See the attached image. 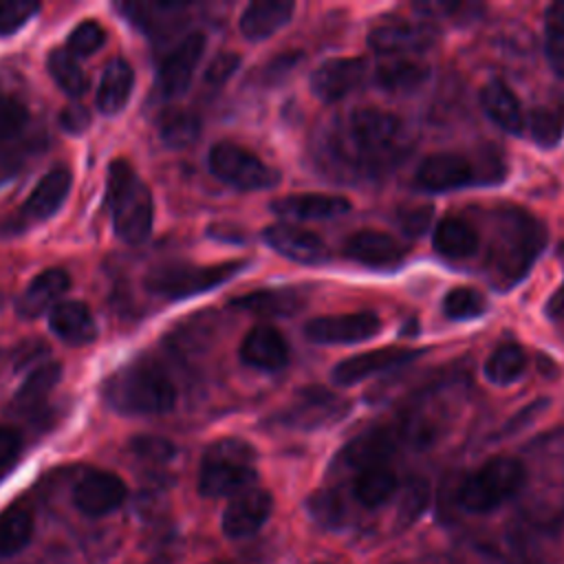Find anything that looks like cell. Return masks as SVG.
I'll list each match as a JSON object with an SVG mask.
<instances>
[{
  "mask_svg": "<svg viewBox=\"0 0 564 564\" xmlns=\"http://www.w3.org/2000/svg\"><path fill=\"white\" fill-rule=\"evenodd\" d=\"M68 286H70V278L66 271L46 269L29 282L15 308L22 317H35L48 308H55L62 302V295L68 291Z\"/></svg>",
  "mask_w": 564,
  "mask_h": 564,
  "instance_id": "cell-25",
  "label": "cell"
},
{
  "mask_svg": "<svg viewBox=\"0 0 564 564\" xmlns=\"http://www.w3.org/2000/svg\"><path fill=\"white\" fill-rule=\"evenodd\" d=\"M527 482V467L518 458L494 456L465 476L458 487V505L469 513H489L511 500Z\"/></svg>",
  "mask_w": 564,
  "mask_h": 564,
  "instance_id": "cell-6",
  "label": "cell"
},
{
  "mask_svg": "<svg viewBox=\"0 0 564 564\" xmlns=\"http://www.w3.org/2000/svg\"><path fill=\"white\" fill-rule=\"evenodd\" d=\"M200 132V121L194 112L172 108L165 110L159 119V134L167 148H185L196 141Z\"/></svg>",
  "mask_w": 564,
  "mask_h": 564,
  "instance_id": "cell-37",
  "label": "cell"
},
{
  "mask_svg": "<svg viewBox=\"0 0 564 564\" xmlns=\"http://www.w3.org/2000/svg\"><path fill=\"white\" fill-rule=\"evenodd\" d=\"M209 170L223 183L236 189H269L278 183V172L269 167L253 152L236 145V143H216L207 156Z\"/></svg>",
  "mask_w": 564,
  "mask_h": 564,
  "instance_id": "cell-8",
  "label": "cell"
},
{
  "mask_svg": "<svg viewBox=\"0 0 564 564\" xmlns=\"http://www.w3.org/2000/svg\"><path fill=\"white\" fill-rule=\"evenodd\" d=\"M271 209L278 216L295 218V220H328L350 212V200L335 194H319V192H302L275 198Z\"/></svg>",
  "mask_w": 564,
  "mask_h": 564,
  "instance_id": "cell-20",
  "label": "cell"
},
{
  "mask_svg": "<svg viewBox=\"0 0 564 564\" xmlns=\"http://www.w3.org/2000/svg\"><path fill=\"white\" fill-rule=\"evenodd\" d=\"M132 449L141 460L150 463H167L176 454V447L159 436H139L132 441Z\"/></svg>",
  "mask_w": 564,
  "mask_h": 564,
  "instance_id": "cell-45",
  "label": "cell"
},
{
  "mask_svg": "<svg viewBox=\"0 0 564 564\" xmlns=\"http://www.w3.org/2000/svg\"><path fill=\"white\" fill-rule=\"evenodd\" d=\"M546 315L551 317V319H560V317H564V282H562V286L549 297V302H546Z\"/></svg>",
  "mask_w": 564,
  "mask_h": 564,
  "instance_id": "cell-52",
  "label": "cell"
},
{
  "mask_svg": "<svg viewBox=\"0 0 564 564\" xmlns=\"http://www.w3.org/2000/svg\"><path fill=\"white\" fill-rule=\"evenodd\" d=\"M51 330L70 346H86L97 337V324L88 306L79 300H62L48 313Z\"/></svg>",
  "mask_w": 564,
  "mask_h": 564,
  "instance_id": "cell-23",
  "label": "cell"
},
{
  "mask_svg": "<svg viewBox=\"0 0 564 564\" xmlns=\"http://www.w3.org/2000/svg\"><path fill=\"white\" fill-rule=\"evenodd\" d=\"M527 128L540 148L557 145L564 137V101H551L533 108L527 119Z\"/></svg>",
  "mask_w": 564,
  "mask_h": 564,
  "instance_id": "cell-36",
  "label": "cell"
},
{
  "mask_svg": "<svg viewBox=\"0 0 564 564\" xmlns=\"http://www.w3.org/2000/svg\"><path fill=\"white\" fill-rule=\"evenodd\" d=\"M487 311L482 293L471 286H456L443 297V313L449 319H474Z\"/></svg>",
  "mask_w": 564,
  "mask_h": 564,
  "instance_id": "cell-40",
  "label": "cell"
},
{
  "mask_svg": "<svg viewBox=\"0 0 564 564\" xmlns=\"http://www.w3.org/2000/svg\"><path fill=\"white\" fill-rule=\"evenodd\" d=\"M104 42H106V31L101 29V24L95 20H84L70 31L68 51L75 57H88L95 51H99Z\"/></svg>",
  "mask_w": 564,
  "mask_h": 564,
  "instance_id": "cell-41",
  "label": "cell"
},
{
  "mask_svg": "<svg viewBox=\"0 0 564 564\" xmlns=\"http://www.w3.org/2000/svg\"><path fill=\"white\" fill-rule=\"evenodd\" d=\"M399 489V478L388 465H377L357 471L352 480V496L366 509L386 505Z\"/></svg>",
  "mask_w": 564,
  "mask_h": 564,
  "instance_id": "cell-32",
  "label": "cell"
},
{
  "mask_svg": "<svg viewBox=\"0 0 564 564\" xmlns=\"http://www.w3.org/2000/svg\"><path fill=\"white\" fill-rule=\"evenodd\" d=\"M560 256L564 258V242H560Z\"/></svg>",
  "mask_w": 564,
  "mask_h": 564,
  "instance_id": "cell-53",
  "label": "cell"
},
{
  "mask_svg": "<svg viewBox=\"0 0 564 564\" xmlns=\"http://www.w3.org/2000/svg\"><path fill=\"white\" fill-rule=\"evenodd\" d=\"M432 205H405L397 209V225L401 234L408 238H421L432 227Z\"/></svg>",
  "mask_w": 564,
  "mask_h": 564,
  "instance_id": "cell-43",
  "label": "cell"
},
{
  "mask_svg": "<svg viewBox=\"0 0 564 564\" xmlns=\"http://www.w3.org/2000/svg\"><path fill=\"white\" fill-rule=\"evenodd\" d=\"M419 355H421V350L399 348V346H386L379 350L352 355L333 368V381L339 386H352L357 381H364V379L386 372L390 368L405 366V364L414 361Z\"/></svg>",
  "mask_w": 564,
  "mask_h": 564,
  "instance_id": "cell-16",
  "label": "cell"
},
{
  "mask_svg": "<svg viewBox=\"0 0 564 564\" xmlns=\"http://www.w3.org/2000/svg\"><path fill=\"white\" fill-rule=\"evenodd\" d=\"M238 66H240L238 53H234V51H223V53H218V55L212 59V64L207 66L205 82H207V84H214V86H220V84H225V82L238 70Z\"/></svg>",
  "mask_w": 564,
  "mask_h": 564,
  "instance_id": "cell-47",
  "label": "cell"
},
{
  "mask_svg": "<svg viewBox=\"0 0 564 564\" xmlns=\"http://www.w3.org/2000/svg\"><path fill=\"white\" fill-rule=\"evenodd\" d=\"M62 379V366L57 361H48L37 366L29 372V377L22 381L18 394H15V408L22 412H31L35 408H42L48 394L55 390V386Z\"/></svg>",
  "mask_w": 564,
  "mask_h": 564,
  "instance_id": "cell-33",
  "label": "cell"
},
{
  "mask_svg": "<svg viewBox=\"0 0 564 564\" xmlns=\"http://www.w3.org/2000/svg\"><path fill=\"white\" fill-rule=\"evenodd\" d=\"M26 121H29L26 106L20 99L0 93V141L13 139L15 134H20Z\"/></svg>",
  "mask_w": 564,
  "mask_h": 564,
  "instance_id": "cell-42",
  "label": "cell"
},
{
  "mask_svg": "<svg viewBox=\"0 0 564 564\" xmlns=\"http://www.w3.org/2000/svg\"><path fill=\"white\" fill-rule=\"evenodd\" d=\"M256 478V449L242 438H218L203 454L198 491L205 498H234L253 487Z\"/></svg>",
  "mask_w": 564,
  "mask_h": 564,
  "instance_id": "cell-5",
  "label": "cell"
},
{
  "mask_svg": "<svg viewBox=\"0 0 564 564\" xmlns=\"http://www.w3.org/2000/svg\"><path fill=\"white\" fill-rule=\"evenodd\" d=\"M544 51L551 70L564 79V0L553 2L546 9V37Z\"/></svg>",
  "mask_w": 564,
  "mask_h": 564,
  "instance_id": "cell-39",
  "label": "cell"
},
{
  "mask_svg": "<svg viewBox=\"0 0 564 564\" xmlns=\"http://www.w3.org/2000/svg\"><path fill=\"white\" fill-rule=\"evenodd\" d=\"M245 262H220V264H163L148 273L145 286L170 300H183L198 295L225 284L229 278L240 273Z\"/></svg>",
  "mask_w": 564,
  "mask_h": 564,
  "instance_id": "cell-7",
  "label": "cell"
},
{
  "mask_svg": "<svg viewBox=\"0 0 564 564\" xmlns=\"http://www.w3.org/2000/svg\"><path fill=\"white\" fill-rule=\"evenodd\" d=\"M430 77V66L412 57H392L375 68V82L388 93H412Z\"/></svg>",
  "mask_w": 564,
  "mask_h": 564,
  "instance_id": "cell-31",
  "label": "cell"
},
{
  "mask_svg": "<svg viewBox=\"0 0 564 564\" xmlns=\"http://www.w3.org/2000/svg\"><path fill=\"white\" fill-rule=\"evenodd\" d=\"M106 205L115 234L130 245L148 238L154 218L152 194L126 159H115L106 176Z\"/></svg>",
  "mask_w": 564,
  "mask_h": 564,
  "instance_id": "cell-3",
  "label": "cell"
},
{
  "mask_svg": "<svg viewBox=\"0 0 564 564\" xmlns=\"http://www.w3.org/2000/svg\"><path fill=\"white\" fill-rule=\"evenodd\" d=\"M262 238L273 251L302 264H317L326 258V245L322 242V238L295 225H286V223L269 225L262 231Z\"/></svg>",
  "mask_w": 564,
  "mask_h": 564,
  "instance_id": "cell-18",
  "label": "cell"
},
{
  "mask_svg": "<svg viewBox=\"0 0 564 564\" xmlns=\"http://www.w3.org/2000/svg\"><path fill=\"white\" fill-rule=\"evenodd\" d=\"M432 245L441 256L452 260H463L478 251L480 238H478V231L467 220L458 216H447L438 220V225L434 227Z\"/></svg>",
  "mask_w": 564,
  "mask_h": 564,
  "instance_id": "cell-29",
  "label": "cell"
},
{
  "mask_svg": "<svg viewBox=\"0 0 564 564\" xmlns=\"http://www.w3.org/2000/svg\"><path fill=\"white\" fill-rule=\"evenodd\" d=\"M306 304L297 289H260L234 300V306L260 317H289Z\"/></svg>",
  "mask_w": 564,
  "mask_h": 564,
  "instance_id": "cell-30",
  "label": "cell"
},
{
  "mask_svg": "<svg viewBox=\"0 0 564 564\" xmlns=\"http://www.w3.org/2000/svg\"><path fill=\"white\" fill-rule=\"evenodd\" d=\"M311 509H313V513H315L322 522H326V524L335 522V520L341 516V509H339L337 498H335L333 494H328V491L315 496V498L311 500Z\"/></svg>",
  "mask_w": 564,
  "mask_h": 564,
  "instance_id": "cell-48",
  "label": "cell"
},
{
  "mask_svg": "<svg viewBox=\"0 0 564 564\" xmlns=\"http://www.w3.org/2000/svg\"><path fill=\"white\" fill-rule=\"evenodd\" d=\"M273 511V498L267 489L249 487L236 494L223 511V533L231 540H242L258 533Z\"/></svg>",
  "mask_w": 564,
  "mask_h": 564,
  "instance_id": "cell-12",
  "label": "cell"
},
{
  "mask_svg": "<svg viewBox=\"0 0 564 564\" xmlns=\"http://www.w3.org/2000/svg\"><path fill=\"white\" fill-rule=\"evenodd\" d=\"M106 401L121 414H163L176 403L170 377L145 361L119 368L104 386Z\"/></svg>",
  "mask_w": 564,
  "mask_h": 564,
  "instance_id": "cell-4",
  "label": "cell"
},
{
  "mask_svg": "<svg viewBox=\"0 0 564 564\" xmlns=\"http://www.w3.org/2000/svg\"><path fill=\"white\" fill-rule=\"evenodd\" d=\"M62 123H64L66 130L77 132V130H82L88 123V112L84 108H79V106H73V108H68L62 115Z\"/></svg>",
  "mask_w": 564,
  "mask_h": 564,
  "instance_id": "cell-50",
  "label": "cell"
},
{
  "mask_svg": "<svg viewBox=\"0 0 564 564\" xmlns=\"http://www.w3.org/2000/svg\"><path fill=\"white\" fill-rule=\"evenodd\" d=\"M203 53H205V35L200 31L185 35L176 44V48L163 59L159 77H156V84H159V90L163 97L174 99V97H181L189 88L194 70H196Z\"/></svg>",
  "mask_w": 564,
  "mask_h": 564,
  "instance_id": "cell-15",
  "label": "cell"
},
{
  "mask_svg": "<svg viewBox=\"0 0 564 564\" xmlns=\"http://www.w3.org/2000/svg\"><path fill=\"white\" fill-rule=\"evenodd\" d=\"M480 106L487 112V117L509 134H520L527 126V117L522 112L518 97L500 79H494L482 86Z\"/></svg>",
  "mask_w": 564,
  "mask_h": 564,
  "instance_id": "cell-27",
  "label": "cell"
},
{
  "mask_svg": "<svg viewBox=\"0 0 564 564\" xmlns=\"http://www.w3.org/2000/svg\"><path fill=\"white\" fill-rule=\"evenodd\" d=\"M132 86H134L132 66L121 57L110 59L99 79L97 108L104 115H119L130 99Z\"/></svg>",
  "mask_w": 564,
  "mask_h": 564,
  "instance_id": "cell-28",
  "label": "cell"
},
{
  "mask_svg": "<svg viewBox=\"0 0 564 564\" xmlns=\"http://www.w3.org/2000/svg\"><path fill=\"white\" fill-rule=\"evenodd\" d=\"M297 59H300V53H291V55H282V57L273 59V62L269 64V68H267V75L275 79L278 75L289 73V70L295 66V62H297Z\"/></svg>",
  "mask_w": 564,
  "mask_h": 564,
  "instance_id": "cell-51",
  "label": "cell"
},
{
  "mask_svg": "<svg viewBox=\"0 0 564 564\" xmlns=\"http://www.w3.org/2000/svg\"><path fill=\"white\" fill-rule=\"evenodd\" d=\"M427 505V485L423 480H412L408 482L403 496H401V518L405 522L419 518V513Z\"/></svg>",
  "mask_w": 564,
  "mask_h": 564,
  "instance_id": "cell-46",
  "label": "cell"
},
{
  "mask_svg": "<svg viewBox=\"0 0 564 564\" xmlns=\"http://www.w3.org/2000/svg\"><path fill=\"white\" fill-rule=\"evenodd\" d=\"M33 535V516L22 507H9L0 513V557L18 555Z\"/></svg>",
  "mask_w": 564,
  "mask_h": 564,
  "instance_id": "cell-35",
  "label": "cell"
},
{
  "mask_svg": "<svg viewBox=\"0 0 564 564\" xmlns=\"http://www.w3.org/2000/svg\"><path fill=\"white\" fill-rule=\"evenodd\" d=\"M527 368V352L520 344L507 341L500 344L485 361L482 372L496 386H509L524 375Z\"/></svg>",
  "mask_w": 564,
  "mask_h": 564,
  "instance_id": "cell-34",
  "label": "cell"
},
{
  "mask_svg": "<svg viewBox=\"0 0 564 564\" xmlns=\"http://www.w3.org/2000/svg\"><path fill=\"white\" fill-rule=\"evenodd\" d=\"M546 229L524 209L507 207L496 214L494 234L485 256V269L498 291L518 284L542 253Z\"/></svg>",
  "mask_w": 564,
  "mask_h": 564,
  "instance_id": "cell-2",
  "label": "cell"
},
{
  "mask_svg": "<svg viewBox=\"0 0 564 564\" xmlns=\"http://www.w3.org/2000/svg\"><path fill=\"white\" fill-rule=\"evenodd\" d=\"M436 26L427 22H412V20H388L377 24L368 33V44L372 51L397 57L427 48L436 40Z\"/></svg>",
  "mask_w": 564,
  "mask_h": 564,
  "instance_id": "cell-13",
  "label": "cell"
},
{
  "mask_svg": "<svg viewBox=\"0 0 564 564\" xmlns=\"http://www.w3.org/2000/svg\"><path fill=\"white\" fill-rule=\"evenodd\" d=\"M216 564H229V562H216Z\"/></svg>",
  "mask_w": 564,
  "mask_h": 564,
  "instance_id": "cell-54",
  "label": "cell"
},
{
  "mask_svg": "<svg viewBox=\"0 0 564 564\" xmlns=\"http://www.w3.org/2000/svg\"><path fill=\"white\" fill-rule=\"evenodd\" d=\"M366 75V59L361 57H333L322 62L311 77L313 93L326 101L333 104L341 97H346L352 88L359 86V82Z\"/></svg>",
  "mask_w": 564,
  "mask_h": 564,
  "instance_id": "cell-17",
  "label": "cell"
},
{
  "mask_svg": "<svg viewBox=\"0 0 564 564\" xmlns=\"http://www.w3.org/2000/svg\"><path fill=\"white\" fill-rule=\"evenodd\" d=\"M381 330V319L372 311L319 315L304 326V335L313 344H359L372 339Z\"/></svg>",
  "mask_w": 564,
  "mask_h": 564,
  "instance_id": "cell-10",
  "label": "cell"
},
{
  "mask_svg": "<svg viewBox=\"0 0 564 564\" xmlns=\"http://www.w3.org/2000/svg\"><path fill=\"white\" fill-rule=\"evenodd\" d=\"M240 359L251 368L278 372L289 364L286 339L273 326L260 324L245 335L240 344Z\"/></svg>",
  "mask_w": 564,
  "mask_h": 564,
  "instance_id": "cell-19",
  "label": "cell"
},
{
  "mask_svg": "<svg viewBox=\"0 0 564 564\" xmlns=\"http://www.w3.org/2000/svg\"><path fill=\"white\" fill-rule=\"evenodd\" d=\"M344 253L346 258L359 264L386 267V264L401 262L405 256V247L390 234L361 229L344 240Z\"/></svg>",
  "mask_w": 564,
  "mask_h": 564,
  "instance_id": "cell-21",
  "label": "cell"
},
{
  "mask_svg": "<svg viewBox=\"0 0 564 564\" xmlns=\"http://www.w3.org/2000/svg\"><path fill=\"white\" fill-rule=\"evenodd\" d=\"M335 150L355 170L379 174L401 163L412 150L405 121L388 110H352L335 132Z\"/></svg>",
  "mask_w": 564,
  "mask_h": 564,
  "instance_id": "cell-1",
  "label": "cell"
},
{
  "mask_svg": "<svg viewBox=\"0 0 564 564\" xmlns=\"http://www.w3.org/2000/svg\"><path fill=\"white\" fill-rule=\"evenodd\" d=\"M48 73L55 79V84L70 97H79L88 88V79L77 64V57L68 48H55L48 55Z\"/></svg>",
  "mask_w": 564,
  "mask_h": 564,
  "instance_id": "cell-38",
  "label": "cell"
},
{
  "mask_svg": "<svg viewBox=\"0 0 564 564\" xmlns=\"http://www.w3.org/2000/svg\"><path fill=\"white\" fill-rule=\"evenodd\" d=\"M348 412V403L333 394L326 388L311 386L302 388L297 397L286 405L282 412V423L289 427H300V430H313L319 425L335 423Z\"/></svg>",
  "mask_w": 564,
  "mask_h": 564,
  "instance_id": "cell-11",
  "label": "cell"
},
{
  "mask_svg": "<svg viewBox=\"0 0 564 564\" xmlns=\"http://www.w3.org/2000/svg\"><path fill=\"white\" fill-rule=\"evenodd\" d=\"M40 11L37 2L26 0H11L0 2V35H11L22 29L35 13Z\"/></svg>",
  "mask_w": 564,
  "mask_h": 564,
  "instance_id": "cell-44",
  "label": "cell"
},
{
  "mask_svg": "<svg viewBox=\"0 0 564 564\" xmlns=\"http://www.w3.org/2000/svg\"><path fill=\"white\" fill-rule=\"evenodd\" d=\"M70 183H73V176L68 172V167H64V165L51 167L40 178V183L33 187V192L29 194V198L22 207V214L31 220L51 218L66 200V196L70 192Z\"/></svg>",
  "mask_w": 564,
  "mask_h": 564,
  "instance_id": "cell-24",
  "label": "cell"
},
{
  "mask_svg": "<svg viewBox=\"0 0 564 564\" xmlns=\"http://www.w3.org/2000/svg\"><path fill=\"white\" fill-rule=\"evenodd\" d=\"M126 496H128L126 482L117 474L101 471V469H93L84 474L73 489L75 507L90 518L112 513L123 505Z\"/></svg>",
  "mask_w": 564,
  "mask_h": 564,
  "instance_id": "cell-14",
  "label": "cell"
},
{
  "mask_svg": "<svg viewBox=\"0 0 564 564\" xmlns=\"http://www.w3.org/2000/svg\"><path fill=\"white\" fill-rule=\"evenodd\" d=\"M20 434L13 427L0 425V467L13 463V458L20 454Z\"/></svg>",
  "mask_w": 564,
  "mask_h": 564,
  "instance_id": "cell-49",
  "label": "cell"
},
{
  "mask_svg": "<svg viewBox=\"0 0 564 564\" xmlns=\"http://www.w3.org/2000/svg\"><path fill=\"white\" fill-rule=\"evenodd\" d=\"M293 11L291 0H256L240 15V31L251 42L267 40L291 22Z\"/></svg>",
  "mask_w": 564,
  "mask_h": 564,
  "instance_id": "cell-26",
  "label": "cell"
},
{
  "mask_svg": "<svg viewBox=\"0 0 564 564\" xmlns=\"http://www.w3.org/2000/svg\"><path fill=\"white\" fill-rule=\"evenodd\" d=\"M319 564H328V562H319Z\"/></svg>",
  "mask_w": 564,
  "mask_h": 564,
  "instance_id": "cell-55",
  "label": "cell"
},
{
  "mask_svg": "<svg viewBox=\"0 0 564 564\" xmlns=\"http://www.w3.org/2000/svg\"><path fill=\"white\" fill-rule=\"evenodd\" d=\"M397 449V434L392 430H370L355 436L341 452L339 463L348 469H368L377 465H386V460Z\"/></svg>",
  "mask_w": 564,
  "mask_h": 564,
  "instance_id": "cell-22",
  "label": "cell"
},
{
  "mask_svg": "<svg viewBox=\"0 0 564 564\" xmlns=\"http://www.w3.org/2000/svg\"><path fill=\"white\" fill-rule=\"evenodd\" d=\"M482 174L476 165L456 152H436L425 156L416 167V185L425 192L438 194L460 189L471 183H482Z\"/></svg>",
  "mask_w": 564,
  "mask_h": 564,
  "instance_id": "cell-9",
  "label": "cell"
}]
</instances>
